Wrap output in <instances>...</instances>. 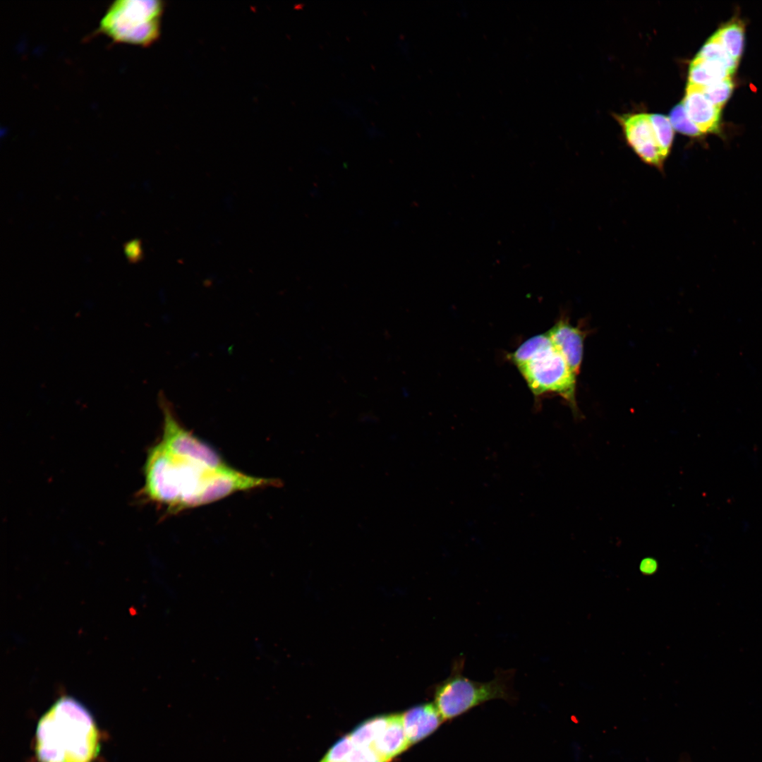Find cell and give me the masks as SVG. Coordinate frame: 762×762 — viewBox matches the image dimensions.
<instances>
[{
  "label": "cell",
  "mask_w": 762,
  "mask_h": 762,
  "mask_svg": "<svg viewBox=\"0 0 762 762\" xmlns=\"http://www.w3.org/2000/svg\"><path fill=\"white\" fill-rule=\"evenodd\" d=\"M140 497L167 514L214 502L234 493L278 486L274 478L253 476L233 467L217 469L171 454L160 442L147 451Z\"/></svg>",
  "instance_id": "1"
},
{
  "label": "cell",
  "mask_w": 762,
  "mask_h": 762,
  "mask_svg": "<svg viewBox=\"0 0 762 762\" xmlns=\"http://www.w3.org/2000/svg\"><path fill=\"white\" fill-rule=\"evenodd\" d=\"M97 730L88 710L64 696L40 720L36 752L40 762H90L98 746Z\"/></svg>",
  "instance_id": "2"
},
{
  "label": "cell",
  "mask_w": 762,
  "mask_h": 762,
  "mask_svg": "<svg viewBox=\"0 0 762 762\" xmlns=\"http://www.w3.org/2000/svg\"><path fill=\"white\" fill-rule=\"evenodd\" d=\"M536 397L557 394L577 413L576 375L558 352L548 333L533 336L508 356Z\"/></svg>",
  "instance_id": "3"
},
{
  "label": "cell",
  "mask_w": 762,
  "mask_h": 762,
  "mask_svg": "<svg viewBox=\"0 0 762 762\" xmlns=\"http://www.w3.org/2000/svg\"><path fill=\"white\" fill-rule=\"evenodd\" d=\"M464 663L463 655L454 660L449 675L434 688V704L445 721L458 718L489 701H516L514 670L498 669L492 679L477 682L464 676Z\"/></svg>",
  "instance_id": "4"
},
{
  "label": "cell",
  "mask_w": 762,
  "mask_h": 762,
  "mask_svg": "<svg viewBox=\"0 0 762 762\" xmlns=\"http://www.w3.org/2000/svg\"><path fill=\"white\" fill-rule=\"evenodd\" d=\"M164 3L157 0H116L101 18L97 32L114 42L148 46L158 39Z\"/></svg>",
  "instance_id": "5"
},
{
  "label": "cell",
  "mask_w": 762,
  "mask_h": 762,
  "mask_svg": "<svg viewBox=\"0 0 762 762\" xmlns=\"http://www.w3.org/2000/svg\"><path fill=\"white\" fill-rule=\"evenodd\" d=\"M162 408L164 421L159 442L168 452L214 468L226 469L231 467L212 446L181 424L167 401H162Z\"/></svg>",
  "instance_id": "6"
},
{
  "label": "cell",
  "mask_w": 762,
  "mask_h": 762,
  "mask_svg": "<svg viewBox=\"0 0 762 762\" xmlns=\"http://www.w3.org/2000/svg\"><path fill=\"white\" fill-rule=\"evenodd\" d=\"M626 140L645 163L661 169L663 159L648 114H624L617 118Z\"/></svg>",
  "instance_id": "7"
},
{
  "label": "cell",
  "mask_w": 762,
  "mask_h": 762,
  "mask_svg": "<svg viewBox=\"0 0 762 762\" xmlns=\"http://www.w3.org/2000/svg\"><path fill=\"white\" fill-rule=\"evenodd\" d=\"M555 347L566 361L574 375L580 372L586 333L562 318L547 332Z\"/></svg>",
  "instance_id": "8"
},
{
  "label": "cell",
  "mask_w": 762,
  "mask_h": 762,
  "mask_svg": "<svg viewBox=\"0 0 762 762\" xmlns=\"http://www.w3.org/2000/svg\"><path fill=\"white\" fill-rule=\"evenodd\" d=\"M682 103L689 118L702 134L718 131L721 109L706 97L702 87L688 83Z\"/></svg>",
  "instance_id": "9"
},
{
  "label": "cell",
  "mask_w": 762,
  "mask_h": 762,
  "mask_svg": "<svg viewBox=\"0 0 762 762\" xmlns=\"http://www.w3.org/2000/svg\"><path fill=\"white\" fill-rule=\"evenodd\" d=\"M401 715L404 729L411 745L432 734L445 722L434 703L417 705Z\"/></svg>",
  "instance_id": "10"
},
{
  "label": "cell",
  "mask_w": 762,
  "mask_h": 762,
  "mask_svg": "<svg viewBox=\"0 0 762 762\" xmlns=\"http://www.w3.org/2000/svg\"><path fill=\"white\" fill-rule=\"evenodd\" d=\"M410 746L404 729L401 715L392 714L388 715L385 728L372 747L385 762H389Z\"/></svg>",
  "instance_id": "11"
},
{
  "label": "cell",
  "mask_w": 762,
  "mask_h": 762,
  "mask_svg": "<svg viewBox=\"0 0 762 762\" xmlns=\"http://www.w3.org/2000/svg\"><path fill=\"white\" fill-rule=\"evenodd\" d=\"M732 74L733 73L720 62L695 57L689 66V83L705 87L731 78Z\"/></svg>",
  "instance_id": "12"
},
{
  "label": "cell",
  "mask_w": 762,
  "mask_h": 762,
  "mask_svg": "<svg viewBox=\"0 0 762 762\" xmlns=\"http://www.w3.org/2000/svg\"><path fill=\"white\" fill-rule=\"evenodd\" d=\"M729 55L739 62L744 45V25L739 20L730 21L714 34Z\"/></svg>",
  "instance_id": "13"
},
{
  "label": "cell",
  "mask_w": 762,
  "mask_h": 762,
  "mask_svg": "<svg viewBox=\"0 0 762 762\" xmlns=\"http://www.w3.org/2000/svg\"><path fill=\"white\" fill-rule=\"evenodd\" d=\"M388 715L371 718L358 725L349 734L353 746L372 747L375 741L385 728L388 722Z\"/></svg>",
  "instance_id": "14"
},
{
  "label": "cell",
  "mask_w": 762,
  "mask_h": 762,
  "mask_svg": "<svg viewBox=\"0 0 762 762\" xmlns=\"http://www.w3.org/2000/svg\"><path fill=\"white\" fill-rule=\"evenodd\" d=\"M660 154L665 161L670 152L674 131L668 117L659 114H649Z\"/></svg>",
  "instance_id": "15"
},
{
  "label": "cell",
  "mask_w": 762,
  "mask_h": 762,
  "mask_svg": "<svg viewBox=\"0 0 762 762\" xmlns=\"http://www.w3.org/2000/svg\"><path fill=\"white\" fill-rule=\"evenodd\" d=\"M696 57L720 62L733 73L738 65V61L729 55L715 35L705 43Z\"/></svg>",
  "instance_id": "16"
},
{
  "label": "cell",
  "mask_w": 762,
  "mask_h": 762,
  "mask_svg": "<svg viewBox=\"0 0 762 762\" xmlns=\"http://www.w3.org/2000/svg\"><path fill=\"white\" fill-rule=\"evenodd\" d=\"M669 119L672 128L684 135L692 137L702 135L697 126L689 118L682 103L673 107Z\"/></svg>",
  "instance_id": "17"
},
{
  "label": "cell",
  "mask_w": 762,
  "mask_h": 762,
  "mask_svg": "<svg viewBox=\"0 0 762 762\" xmlns=\"http://www.w3.org/2000/svg\"><path fill=\"white\" fill-rule=\"evenodd\" d=\"M702 88L706 97L715 106L722 109L732 93L734 83L729 78Z\"/></svg>",
  "instance_id": "18"
},
{
  "label": "cell",
  "mask_w": 762,
  "mask_h": 762,
  "mask_svg": "<svg viewBox=\"0 0 762 762\" xmlns=\"http://www.w3.org/2000/svg\"><path fill=\"white\" fill-rule=\"evenodd\" d=\"M353 748L349 735L344 736L329 749L320 762H348Z\"/></svg>",
  "instance_id": "19"
},
{
  "label": "cell",
  "mask_w": 762,
  "mask_h": 762,
  "mask_svg": "<svg viewBox=\"0 0 762 762\" xmlns=\"http://www.w3.org/2000/svg\"><path fill=\"white\" fill-rule=\"evenodd\" d=\"M348 762H385L373 747L354 746Z\"/></svg>",
  "instance_id": "20"
},
{
  "label": "cell",
  "mask_w": 762,
  "mask_h": 762,
  "mask_svg": "<svg viewBox=\"0 0 762 762\" xmlns=\"http://www.w3.org/2000/svg\"><path fill=\"white\" fill-rule=\"evenodd\" d=\"M123 248L126 255L130 262H136L141 259L142 252L139 240L133 239L126 242L124 243Z\"/></svg>",
  "instance_id": "21"
},
{
  "label": "cell",
  "mask_w": 762,
  "mask_h": 762,
  "mask_svg": "<svg viewBox=\"0 0 762 762\" xmlns=\"http://www.w3.org/2000/svg\"><path fill=\"white\" fill-rule=\"evenodd\" d=\"M640 570L643 574H651L654 573L658 568L657 561L652 557H646L641 560L640 563Z\"/></svg>",
  "instance_id": "22"
}]
</instances>
